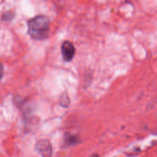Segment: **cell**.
<instances>
[{
  "label": "cell",
  "mask_w": 157,
  "mask_h": 157,
  "mask_svg": "<svg viewBox=\"0 0 157 157\" xmlns=\"http://www.w3.org/2000/svg\"><path fill=\"white\" fill-rule=\"evenodd\" d=\"M69 103H70V101H69V98L67 97V95L66 94H63L62 96H61V102H60L61 105L63 106V107H68Z\"/></svg>",
  "instance_id": "obj_5"
},
{
  "label": "cell",
  "mask_w": 157,
  "mask_h": 157,
  "mask_svg": "<svg viewBox=\"0 0 157 157\" xmlns=\"http://www.w3.org/2000/svg\"><path fill=\"white\" fill-rule=\"evenodd\" d=\"M65 143L68 145H75L78 143V137L75 135L67 134L65 136Z\"/></svg>",
  "instance_id": "obj_4"
},
{
  "label": "cell",
  "mask_w": 157,
  "mask_h": 157,
  "mask_svg": "<svg viewBox=\"0 0 157 157\" xmlns=\"http://www.w3.org/2000/svg\"><path fill=\"white\" fill-rule=\"evenodd\" d=\"M35 149L42 157L52 156V147L50 142L47 140H43L37 142Z\"/></svg>",
  "instance_id": "obj_2"
},
{
  "label": "cell",
  "mask_w": 157,
  "mask_h": 157,
  "mask_svg": "<svg viewBox=\"0 0 157 157\" xmlns=\"http://www.w3.org/2000/svg\"><path fill=\"white\" fill-rule=\"evenodd\" d=\"M50 29V21L48 17L38 15L28 21L29 34L35 40H42L47 38Z\"/></svg>",
  "instance_id": "obj_1"
},
{
  "label": "cell",
  "mask_w": 157,
  "mask_h": 157,
  "mask_svg": "<svg viewBox=\"0 0 157 157\" xmlns=\"http://www.w3.org/2000/svg\"><path fill=\"white\" fill-rule=\"evenodd\" d=\"M61 54L64 61H71L75 54V48L74 44L69 41H64L61 44Z\"/></svg>",
  "instance_id": "obj_3"
},
{
  "label": "cell",
  "mask_w": 157,
  "mask_h": 157,
  "mask_svg": "<svg viewBox=\"0 0 157 157\" xmlns=\"http://www.w3.org/2000/svg\"><path fill=\"white\" fill-rule=\"evenodd\" d=\"M2 76H3V66L2 64L0 63V81H1Z\"/></svg>",
  "instance_id": "obj_6"
}]
</instances>
